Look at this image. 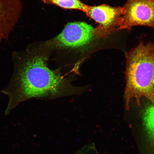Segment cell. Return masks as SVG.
<instances>
[{"label":"cell","instance_id":"9c48e42d","mask_svg":"<svg viewBox=\"0 0 154 154\" xmlns=\"http://www.w3.org/2000/svg\"><path fill=\"white\" fill-rule=\"evenodd\" d=\"M72 154H85L83 152H82L81 150H77L76 151H75Z\"/></svg>","mask_w":154,"mask_h":154},{"label":"cell","instance_id":"3957f363","mask_svg":"<svg viewBox=\"0 0 154 154\" xmlns=\"http://www.w3.org/2000/svg\"><path fill=\"white\" fill-rule=\"evenodd\" d=\"M93 30L92 26L84 22L69 23L58 35L48 41L45 46L51 49H82L91 41Z\"/></svg>","mask_w":154,"mask_h":154},{"label":"cell","instance_id":"277c9868","mask_svg":"<svg viewBox=\"0 0 154 154\" xmlns=\"http://www.w3.org/2000/svg\"><path fill=\"white\" fill-rule=\"evenodd\" d=\"M83 11L99 24L94 29V35L106 38L117 31L124 10L122 7H112L107 5L99 6L86 5Z\"/></svg>","mask_w":154,"mask_h":154},{"label":"cell","instance_id":"ba28073f","mask_svg":"<svg viewBox=\"0 0 154 154\" xmlns=\"http://www.w3.org/2000/svg\"><path fill=\"white\" fill-rule=\"evenodd\" d=\"M143 120L146 130L152 140L154 141V104L150 105L144 110Z\"/></svg>","mask_w":154,"mask_h":154},{"label":"cell","instance_id":"6da1fadb","mask_svg":"<svg viewBox=\"0 0 154 154\" xmlns=\"http://www.w3.org/2000/svg\"><path fill=\"white\" fill-rule=\"evenodd\" d=\"M13 74L2 92L8 97L5 114L19 103L32 98L55 97L66 94L69 85L61 75L49 68L47 57L33 50L14 52Z\"/></svg>","mask_w":154,"mask_h":154},{"label":"cell","instance_id":"30bf717a","mask_svg":"<svg viewBox=\"0 0 154 154\" xmlns=\"http://www.w3.org/2000/svg\"><path fill=\"white\" fill-rule=\"evenodd\" d=\"M153 1H154V0H153Z\"/></svg>","mask_w":154,"mask_h":154},{"label":"cell","instance_id":"7a4b0ae2","mask_svg":"<svg viewBox=\"0 0 154 154\" xmlns=\"http://www.w3.org/2000/svg\"><path fill=\"white\" fill-rule=\"evenodd\" d=\"M125 106L129 109L132 100L138 106L142 97L154 104V43L140 41L126 54Z\"/></svg>","mask_w":154,"mask_h":154},{"label":"cell","instance_id":"8992f818","mask_svg":"<svg viewBox=\"0 0 154 154\" xmlns=\"http://www.w3.org/2000/svg\"><path fill=\"white\" fill-rule=\"evenodd\" d=\"M21 0H0V44L8 39L18 20Z\"/></svg>","mask_w":154,"mask_h":154},{"label":"cell","instance_id":"5b68a950","mask_svg":"<svg viewBox=\"0 0 154 154\" xmlns=\"http://www.w3.org/2000/svg\"><path fill=\"white\" fill-rule=\"evenodd\" d=\"M122 7L124 13L117 31L139 26L154 29L153 0H127Z\"/></svg>","mask_w":154,"mask_h":154},{"label":"cell","instance_id":"52a82bcc","mask_svg":"<svg viewBox=\"0 0 154 154\" xmlns=\"http://www.w3.org/2000/svg\"><path fill=\"white\" fill-rule=\"evenodd\" d=\"M48 4L56 5L65 9H76L83 11L85 5L80 0H42Z\"/></svg>","mask_w":154,"mask_h":154}]
</instances>
